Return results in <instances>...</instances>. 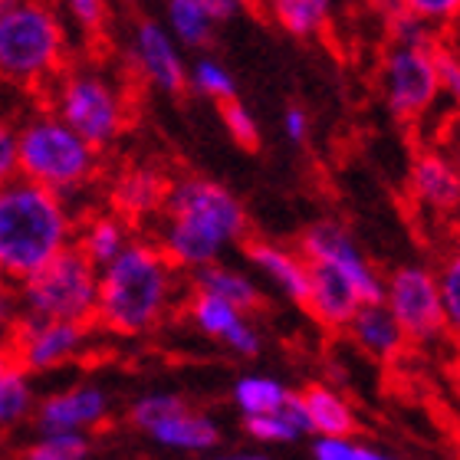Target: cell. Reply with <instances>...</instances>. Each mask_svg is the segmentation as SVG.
<instances>
[{"mask_svg": "<svg viewBox=\"0 0 460 460\" xmlns=\"http://www.w3.org/2000/svg\"><path fill=\"white\" fill-rule=\"evenodd\" d=\"M181 270L155 240H128L99 270L96 326L112 336H148L172 316Z\"/></svg>", "mask_w": 460, "mask_h": 460, "instance_id": "obj_1", "label": "cell"}, {"mask_svg": "<svg viewBox=\"0 0 460 460\" xmlns=\"http://www.w3.org/2000/svg\"><path fill=\"white\" fill-rule=\"evenodd\" d=\"M155 243L178 270H198L221 260L227 247L247 237V211L224 184L211 178L172 181L164 208L158 214Z\"/></svg>", "mask_w": 460, "mask_h": 460, "instance_id": "obj_2", "label": "cell"}, {"mask_svg": "<svg viewBox=\"0 0 460 460\" xmlns=\"http://www.w3.org/2000/svg\"><path fill=\"white\" fill-rule=\"evenodd\" d=\"M73 243V214L63 194L17 174L0 184V277L17 287Z\"/></svg>", "mask_w": 460, "mask_h": 460, "instance_id": "obj_3", "label": "cell"}, {"mask_svg": "<svg viewBox=\"0 0 460 460\" xmlns=\"http://www.w3.org/2000/svg\"><path fill=\"white\" fill-rule=\"evenodd\" d=\"M66 63V30L49 4L13 0L0 13V83L37 99Z\"/></svg>", "mask_w": 460, "mask_h": 460, "instance_id": "obj_4", "label": "cell"}, {"mask_svg": "<svg viewBox=\"0 0 460 460\" xmlns=\"http://www.w3.org/2000/svg\"><path fill=\"white\" fill-rule=\"evenodd\" d=\"M33 102L57 112L96 152H106L128 128V115H132L128 99L112 79L102 76L99 69L73 66V63L59 69Z\"/></svg>", "mask_w": 460, "mask_h": 460, "instance_id": "obj_5", "label": "cell"}, {"mask_svg": "<svg viewBox=\"0 0 460 460\" xmlns=\"http://www.w3.org/2000/svg\"><path fill=\"white\" fill-rule=\"evenodd\" d=\"M20 174L30 181L69 194L86 188L99 172V152L86 138H79L57 112L33 102V115L17 128Z\"/></svg>", "mask_w": 460, "mask_h": 460, "instance_id": "obj_6", "label": "cell"}, {"mask_svg": "<svg viewBox=\"0 0 460 460\" xmlns=\"http://www.w3.org/2000/svg\"><path fill=\"white\" fill-rule=\"evenodd\" d=\"M13 293H17V313L23 316L96 323L99 267L76 243H69L37 273L20 279Z\"/></svg>", "mask_w": 460, "mask_h": 460, "instance_id": "obj_7", "label": "cell"}, {"mask_svg": "<svg viewBox=\"0 0 460 460\" xmlns=\"http://www.w3.org/2000/svg\"><path fill=\"white\" fill-rule=\"evenodd\" d=\"M96 323H79V319H33L23 313H13L4 329V349L10 352L20 372H49L59 365L73 362L93 332Z\"/></svg>", "mask_w": 460, "mask_h": 460, "instance_id": "obj_8", "label": "cell"}, {"mask_svg": "<svg viewBox=\"0 0 460 460\" xmlns=\"http://www.w3.org/2000/svg\"><path fill=\"white\" fill-rule=\"evenodd\" d=\"M441 43V40H438ZM434 43V47H438ZM434 47L421 43H392L382 59V96L385 106L402 122H418L431 112L441 96Z\"/></svg>", "mask_w": 460, "mask_h": 460, "instance_id": "obj_9", "label": "cell"}, {"mask_svg": "<svg viewBox=\"0 0 460 460\" xmlns=\"http://www.w3.org/2000/svg\"><path fill=\"white\" fill-rule=\"evenodd\" d=\"M385 306L402 326L404 339L418 345H431L447 336L438 273L421 263H404L385 279Z\"/></svg>", "mask_w": 460, "mask_h": 460, "instance_id": "obj_10", "label": "cell"}, {"mask_svg": "<svg viewBox=\"0 0 460 460\" xmlns=\"http://www.w3.org/2000/svg\"><path fill=\"white\" fill-rule=\"evenodd\" d=\"M299 253L309 263H326V267L342 270L345 277L358 287L365 303H382L385 299V277L368 263V257L358 250L352 234L345 227H339L336 221H319L309 230H303Z\"/></svg>", "mask_w": 460, "mask_h": 460, "instance_id": "obj_11", "label": "cell"}, {"mask_svg": "<svg viewBox=\"0 0 460 460\" xmlns=\"http://www.w3.org/2000/svg\"><path fill=\"white\" fill-rule=\"evenodd\" d=\"M188 316H191L198 332H204L208 339H217L240 358H257L260 349H263V336L250 326L247 313L237 309L234 303H227L224 296H217V293L191 287V293H188Z\"/></svg>", "mask_w": 460, "mask_h": 460, "instance_id": "obj_12", "label": "cell"}, {"mask_svg": "<svg viewBox=\"0 0 460 460\" xmlns=\"http://www.w3.org/2000/svg\"><path fill=\"white\" fill-rule=\"evenodd\" d=\"M132 66L148 86H155L164 96H181L188 89V69H184L181 53L174 47L172 30H164L155 20H142L135 27Z\"/></svg>", "mask_w": 460, "mask_h": 460, "instance_id": "obj_13", "label": "cell"}, {"mask_svg": "<svg viewBox=\"0 0 460 460\" xmlns=\"http://www.w3.org/2000/svg\"><path fill=\"white\" fill-rule=\"evenodd\" d=\"M408 191L421 211L434 217L460 214V172L447 148H421L408 172Z\"/></svg>", "mask_w": 460, "mask_h": 460, "instance_id": "obj_14", "label": "cell"}, {"mask_svg": "<svg viewBox=\"0 0 460 460\" xmlns=\"http://www.w3.org/2000/svg\"><path fill=\"white\" fill-rule=\"evenodd\" d=\"M362 303L365 299L358 287L345 277L342 270L326 267V263H309L306 313H313L326 329H345Z\"/></svg>", "mask_w": 460, "mask_h": 460, "instance_id": "obj_15", "label": "cell"}, {"mask_svg": "<svg viewBox=\"0 0 460 460\" xmlns=\"http://www.w3.org/2000/svg\"><path fill=\"white\" fill-rule=\"evenodd\" d=\"M172 181L158 168H128L109 188V208H112L128 227L138 221H148L152 214H162Z\"/></svg>", "mask_w": 460, "mask_h": 460, "instance_id": "obj_16", "label": "cell"}, {"mask_svg": "<svg viewBox=\"0 0 460 460\" xmlns=\"http://www.w3.org/2000/svg\"><path fill=\"white\" fill-rule=\"evenodd\" d=\"M109 418V398L99 388H69L37 408V428L47 431H83V428H99Z\"/></svg>", "mask_w": 460, "mask_h": 460, "instance_id": "obj_17", "label": "cell"}, {"mask_svg": "<svg viewBox=\"0 0 460 460\" xmlns=\"http://www.w3.org/2000/svg\"><path fill=\"white\" fill-rule=\"evenodd\" d=\"M247 260L296 306L306 309L309 299V260L299 250H287L270 240H250Z\"/></svg>", "mask_w": 460, "mask_h": 460, "instance_id": "obj_18", "label": "cell"}, {"mask_svg": "<svg viewBox=\"0 0 460 460\" xmlns=\"http://www.w3.org/2000/svg\"><path fill=\"white\" fill-rule=\"evenodd\" d=\"M145 434L155 444L168 447V451H184V454H208L221 444V428L208 414L191 411L184 402H178L172 411L162 414Z\"/></svg>", "mask_w": 460, "mask_h": 460, "instance_id": "obj_19", "label": "cell"}, {"mask_svg": "<svg viewBox=\"0 0 460 460\" xmlns=\"http://www.w3.org/2000/svg\"><path fill=\"white\" fill-rule=\"evenodd\" d=\"M164 4H168L172 37L191 49L211 47L217 23H227L240 10L237 0H164Z\"/></svg>", "mask_w": 460, "mask_h": 460, "instance_id": "obj_20", "label": "cell"}, {"mask_svg": "<svg viewBox=\"0 0 460 460\" xmlns=\"http://www.w3.org/2000/svg\"><path fill=\"white\" fill-rule=\"evenodd\" d=\"M345 329L355 339V345L372 355V358H378V362H394L404 352V345H408L402 326L394 323V316L388 313L385 303H362Z\"/></svg>", "mask_w": 460, "mask_h": 460, "instance_id": "obj_21", "label": "cell"}, {"mask_svg": "<svg viewBox=\"0 0 460 460\" xmlns=\"http://www.w3.org/2000/svg\"><path fill=\"white\" fill-rule=\"evenodd\" d=\"M128 240H132L128 221H122L115 211L89 214V217H83V221L73 217V243H76L99 270L106 267L109 260H112Z\"/></svg>", "mask_w": 460, "mask_h": 460, "instance_id": "obj_22", "label": "cell"}, {"mask_svg": "<svg viewBox=\"0 0 460 460\" xmlns=\"http://www.w3.org/2000/svg\"><path fill=\"white\" fill-rule=\"evenodd\" d=\"M243 431L263 444H293V441H299V438L313 434L309 431V418H306V408H303L299 392H289L277 411L243 418Z\"/></svg>", "mask_w": 460, "mask_h": 460, "instance_id": "obj_23", "label": "cell"}, {"mask_svg": "<svg viewBox=\"0 0 460 460\" xmlns=\"http://www.w3.org/2000/svg\"><path fill=\"white\" fill-rule=\"evenodd\" d=\"M188 283H191L194 289L217 293V296H224L227 303L243 309V313H257V309L263 306V293L257 289V283H253L247 273H240V270L221 263V260L191 270V279H188Z\"/></svg>", "mask_w": 460, "mask_h": 460, "instance_id": "obj_24", "label": "cell"}, {"mask_svg": "<svg viewBox=\"0 0 460 460\" xmlns=\"http://www.w3.org/2000/svg\"><path fill=\"white\" fill-rule=\"evenodd\" d=\"M303 408L309 418V431L313 434H352L355 414L342 394L326 388V385H309L306 392H299Z\"/></svg>", "mask_w": 460, "mask_h": 460, "instance_id": "obj_25", "label": "cell"}, {"mask_svg": "<svg viewBox=\"0 0 460 460\" xmlns=\"http://www.w3.org/2000/svg\"><path fill=\"white\" fill-rule=\"evenodd\" d=\"M267 10L287 33L306 40L329 23L332 0H267Z\"/></svg>", "mask_w": 460, "mask_h": 460, "instance_id": "obj_26", "label": "cell"}, {"mask_svg": "<svg viewBox=\"0 0 460 460\" xmlns=\"http://www.w3.org/2000/svg\"><path fill=\"white\" fill-rule=\"evenodd\" d=\"M289 394V388L277 378H267V375H247L234 385V404L243 418L250 414H267L277 411L283 398Z\"/></svg>", "mask_w": 460, "mask_h": 460, "instance_id": "obj_27", "label": "cell"}, {"mask_svg": "<svg viewBox=\"0 0 460 460\" xmlns=\"http://www.w3.org/2000/svg\"><path fill=\"white\" fill-rule=\"evenodd\" d=\"M188 89H194L198 96L214 99V102H224V99L237 96V79L214 57H201L188 69Z\"/></svg>", "mask_w": 460, "mask_h": 460, "instance_id": "obj_28", "label": "cell"}, {"mask_svg": "<svg viewBox=\"0 0 460 460\" xmlns=\"http://www.w3.org/2000/svg\"><path fill=\"white\" fill-rule=\"evenodd\" d=\"M438 287H441L444 316H447V336L460 339V237L444 250L438 267Z\"/></svg>", "mask_w": 460, "mask_h": 460, "instance_id": "obj_29", "label": "cell"}, {"mask_svg": "<svg viewBox=\"0 0 460 460\" xmlns=\"http://www.w3.org/2000/svg\"><path fill=\"white\" fill-rule=\"evenodd\" d=\"M93 444L83 431H47L43 441H37L27 451L33 460H83L89 457Z\"/></svg>", "mask_w": 460, "mask_h": 460, "instance_id": "obj_30", "label": "cell"}, {"mask_svg": "<svg viewBox=\"0 0 460 460\" xmlns=\"http://www.w3.org/2000/svg\"><path fill=\"white\" fill-rule=\"evenodd\" d=\"M313 457L316 460H382L385 454L378 447L355 441L352 434H316L313 441Z\"/></svg>", "mask_w": 460, "mask_h": 460, "instance_id": "obj_31", "label": "cell"}, {"mask_svg": "<svg viewBox=\"0 0 460 460\" xmlns=\"http://www.w3.org/2000/svg\"><path fill=\"white\" fill-rule=\"evenodd\" d=\"M217 109H221V122H224V128L230 132V138H234L240 148L257 152V148H260V125H257V119L247 112V106L234 96V99H224V102H217Z\"/></svg>", "mask_w": 460, "mask_h": 460, "instance_id": "obj_32", "label": "cell"}, {"mask_svg": "<svg viewBox=\"0 0 460 460\" xmlns=\"http://www.w3.org/2000/svg\"><path fill=\"white\" fill-rule=\"evenodd\" d=\"M30 404H33V398H30L27 372H13L0 388V428H10L20 418H27Z\"/></svg>", "mask_w": 460, "mask_h": 460, "instance_id": "obj_33", "label": "cell"}, {"mask_svg": "<svg viewBox=\"0 0 460 460\" xmlns=\"http://www.w3.org/2000/svg\"><path fill=\"white\" fill-rule=\"evenodd\" d=\"M408 13H414L418 20L431 23V27H447L460 17V0H398Z\"/></svg>", "mask_w": 460, "mask_h": 460, "instance_id": "obj_34", "label": "cell"}, {"mask_svg": "<svg viewBox=\"0 0 460 460\" xmlns=\"http://www.w3.org/2000/svg\"><path fill=\"white\" fill-rule=\"evenodd\" d=\"M66 7L86 37L99 40L106 33V0H66Z\"/></svg>", "mask_w": 460, "mask_h": 460, "instance_id": "obj_35", "label": "cell"}, {"mask_svg": "<svg viewBox=\"0 0 460 460\" xmlns=\"http://www.w3.org/2000/svg\"><path fill=\"white\" fill-rule=\"evenodd\" d=\"M434 59H438V79H441V96H447L454 102L460 115V59L454 57L451 49L438 43L434 47Z\"/></svg>", "mask_w": 460, "mask_h": 460, "instance_id": "obj_36", "label": "cell"}, {"mask_svg": "<svg viewBox=\"0 0 460 460\" xmlns=\"http://www.w3.org/2000/svg\"><path fill=\"white\" fill-rule=\"evenodd\" d=\"M20 174V158H17V128L0 119V184L13 181Z\"/></svg>", "mask_w": 460, "mask_h": 460, "instance_id": "obj_37", "label": "cell"}, {"mask_svg": "<svg viewBox=\"0 0 460 460\" xmlns=\"http://www.w3.org/2000/svg\"><path fill=\"white\" fill-rule=\"evenodd\" d=\"M283 128H287L289 142L303 145L309 138V112H303L299 106L287 109V115H283Z\"/></svg>", "mask_w": 460, "mask_h": 460, "instance_id": "obj_38", "label": "cell"}, {"mask_svg": "<svg viewBox=\"0 0 460 460\" xmlns=\"http://www.w3.org/2000/svg\"><path fill=\"white\" fill-rule=\"evenodd\" d=\"M17 313V293H13V283L0 277V336H4V329H7L10 316Z\"/></svg>", "mask_w": 460, "mask_h": 460, "instance_id": "obj_39", "label": "cell"}, {"mask_svg": "<svg viewBox=\"0 0 460 460\" xmlns=\"http://www.w3.org/2000/svg\"><path fill=\"white\" fill-rule=\"evenodd\" d=\"M441 43H444V47H447V49H451L454 57L460 59V17L454 20V23H447V27H444Z\"/></svg>", "mask_w": 460, "mask_h": 460, "instance_id": "obj_40", "label": "cell"}, {"mask_svg": "<svg viewBox=\"0 0 460 460\" xmlns=\"http://www.w3.org/2000/svg\"><path fill=\"white\" fill-rule=\"evenodd\" d=\"M13 372H20V368L13 365V358H10V352L4 349V342H0V388H4V382H7Z\"/></svg>", "mask_w": 460, "mask_h": 460, "instance_id": "obj_41", "label": "cell"}, {"mask_svg": "<svg viewBox=\"0 0 460 460\" xmlns=\"http://www.w3.org/2000/svg\"><path fill=\"white\" fill-rule=\"evenodd\" d=\"M447 152H451L454 164H457V172H460V125H457V128H454L451 142H447Z\"/></svg>", "mask_w": 460, "mask_h": 460, "instance_id": "obj_42", "label": "cell"}, {"mask_svg": "<svg viewBox=\"0 0 460 460\" xmlns=\"http://www.w3.org/2000/svg\"><path fill=\"white\" fill-rule=\"evenodd\" d=\"M10 4H13V0H0V13H4V10H7Z\"/></svg>", "mask_w": 460, "mask_h": 460, "instance_id": "obj_43", "label": "cell"}, {"mask_svg": "<svg viewBox=\"0 0 460 460\" xmlns=\"http://www.w3.org/2000/svg\"><path fill=\"white\" fill-rule=\"evenodd\" d=\"M237 4H240V7H250V4H253V0H237Z\"/></svg>", "mask_w": 460, "mask_h": 460, "instance_id": "obj_44", "label": "cell"}, {"mask_svg": "<svg viewBox=\"0 0 460 460\" xmlns=\"http://www.w3.org/2000/svg\"><path fill=\"white\" fill-rule=\"evenodd\" d=\"M457 394H460V378H457Z\"/></svg>", "mask_w": 460, "mask_h": 460, "instance_id": "obj_45", "label": "cell"}]
</instances>
